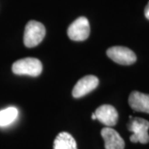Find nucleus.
Segmentation results:
<instances>
[{
    "instance_id": "f257e3e1",
    "label": "nucleus",
    "mask_w": 149,
    "mask_h": 149,
    "mask_svg": "<svg viewBox=\"0 0 149 149\" xmlns=\"http://www.w3.org/2000/svg\"><path fill=\"white\" fill-rule=\"evenodd\" d=\"M128 129L133 133L130 137V141L132 143L146 144L149 142V122L148 120L142 118H133L130 116Z\"/></svg>"
},
{
    "instance_id": "f03ea898",
    "label": "nucleus",
    "mask_w": 149,
    "mask_h": 149,
    "mask_svg": "<svg viewBox=\"0 0 149 149\" xmlns=\"http://www.w3.org/2000/svg\"><path fill=\"white\" fill-rule=\"evenodd\" d=\"M12 70L15 74H27L36 77L42 73V65L38 59L27 57L15 61L13 64Z\"/></svg>"
},
{
    "instance_id": "7ed1b4c3",
    "label": "nucleus",
    "mask_w": 149,
    "mask_h": 149,
    "mask_svg": "<svg viewBox=\"0 0 149 149\" xmlns=\"http://www.w3.org/2000/svg\"><path fill=\"white\" fill-rule=\"evenodd\" d=\"M45 35L46 28L42 23L37 21L28 22L24 31V45L28 48L34 47L42 42Z\"/></svg>"
},
{
    "instance_id": "20e7f679",
    "label": "nucleus",
    "mask_w": 149,
    "mask_h": 149,
    "mask_svg": "<svg viewBox=\"0 0 149 149\" xmlns=\"http://www.w3.org/2000/svg\"><path fill=\"white\" fill-rule=\"evenodd\" d=\"M91 27L88 19L85 17H80L74 21L67 29V35L72 41L82 42L90 36Z\"/></svg>"
},
{
    "instance_id": "39448f33",
    "label": "nucleus",
    "mask_w": 149,
    "mask_h": 149,
    "mask_svg": "<svg viewBox=\"0 0 149 149\" xmlns=\"http://www.w3.org/2000/svg\"><path fill=\"white\" fill-rule=\"evenodd\" d=\"M107 56L118 64L129 65L135 63L137 56L132 50L124 47H113L107 50Z\"/></svg>"
},
{
    "instance_id": "423d86ee",
    "label": "nucleus",
    "mask_w": 149,
    "mask_h": 149,
    "mask_svg": "<svg viewBox=\"0 0 149 149\" xmlns=\"http://www.w3.org/2000/svg\"><path fill=\"white\" fill-rule=\"evenodd\" d=\"M99 85V79L95 75H85L81 78L74 85L72 91L74 98L83 97L88 93L93 91Z\"/></svg>"
},
{
    "instance_id": "0eeeda50",
    "label": "nucleus",
    "mask_w": 149,
    "mask_h": 149,
    "mask_svg": "<svg viewBox=\"0 0 149 149\" xmlns=\"http://www.w3.org/2000/svg\"><path fill=\"white\" fill-rule=\"evenodd\" d=\"M96 119H98L107 127H113L117 124L118 113L114 107L109 104L100 106L95 112Z\"/></svg>"
},
{
    "instance_id": "6e6552de",
    "label": "nucleus",
    "mask_w": 149,
    "mask_h": 149,
    "mask_svg": "<svg viewBox=\"0 0 149 149\" xmlns=\"http://www.w3.org/2000/svg\"><path fill=\"white\" fill-rule=\"evenodd\" d=\"M101 136L104 141L105 149H124L125 143L116 130L110 127L101 130Z\"/></svg>"
},
{
    "instance_id": "1a4fd4ad",
    "label": "nucleus",
    "mask_w": 149,
    "mask_h": 149,
    "mask_svg": "<svg viewBox=\"0 0 149 149\" xmlns=\"http://www.w3.org/2000/svg\"><path fill=\"white\" fill-rule=\"evenodd\" d=\"M128 104L134 111L149 113V95L133 91L128 98Z\"/></svg>"
},
{
    "instance_id": "9d476101",
    "label": "nucleus",
    "mask_w": 149,
    "mask_h": 149,
    "mask_svg": "<svg viewBox=\"0 0 149 149\" xmlns=\"http://www.w3.org/2000/svg\"><path fill=\"white\" fill-rule=\"evenodd\" d=\"M53 149H77L74 139L66 132L60 133L54 140Z\"/></svg>"
},
{
    "instance_id": "9b49d317",
    "label": "nucleus",
    "mask_w": 149,
    "mask_h": 149,
    "mask_svg": "<svg viewBox=\"0 0 149 149\" xmlns=\"http://www.w3.org/2000/svg\"><path fill=\"white\" fill-rule=\"evenodd\" d=\"M18 112L16 108L9 107L0 111V127L11 124L17 117Z\"/></svg>"
},
{
    "instance_id": "f8f14e48",
    "label": "nucleus",
    "mask_w": 149,
    "mask_h": 149,
    "mask_svg": "<svg viewBox=\"0 0 149 149\" xmlns=\"http://www.w3.org/2000/svg\"><path fill=\"white\" fill-rule=\"evenodd\" d=\"M144 13H145V17L149 20V2L148 3V5L146 6V8H145Z\"/></svg>"
},
{
    "instance_id": "ddd939ff",
    "label": "nucleus",
    "mask_w": 149,
    "mask_h": 149,
    "mask_svg": "<svg viewBox=\"0 0 149 149\" xmlns=\"http://www.w3.org/2000/svg\"><path fill=\"white\" fill-rule=\"evenodd\" d=\"M92 119H96V116H95V113H92Z\"/></svg>"
}]
</instances>
